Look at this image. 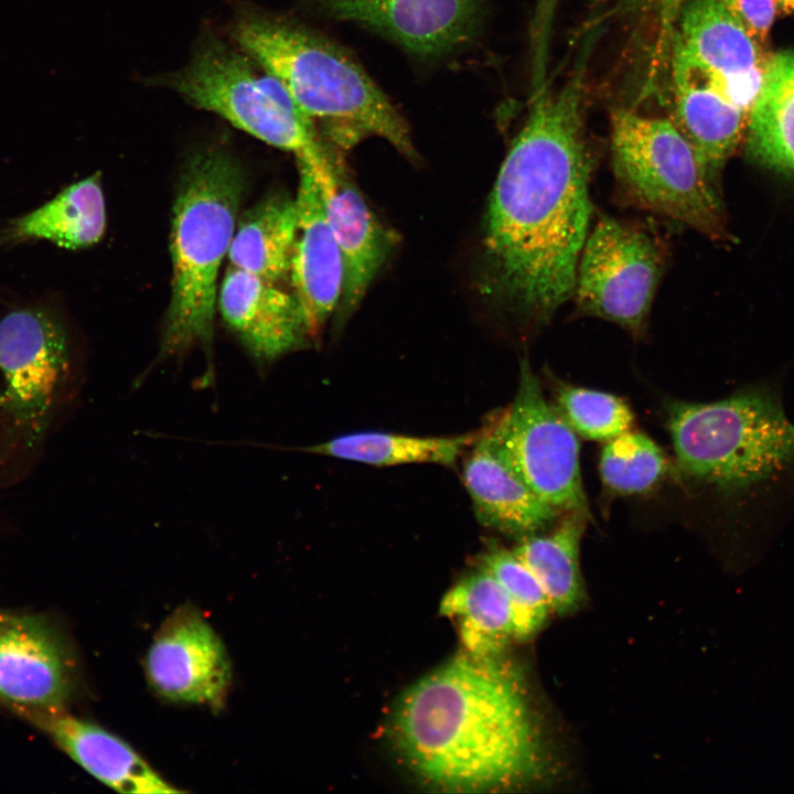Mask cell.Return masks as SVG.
<instances>
[{"instance_id":"7402d4cb","label":"cell","mask_w":794,"mask_h":794,"mask_svg":"<svg viewBox=\"0 0 794 794\" xmlns=\"http://www.w3.org/2000/svg\"><path fill=\"white\" fill-rule=\"evenodd\" d=\"M296 198L270 195L248 210L237 224L227 257L230 266L271 282L290 273L298 234Z\"/></svg>"},{"instance_id":"ffe728a7","label":"cell","mask_w":794,"mask_h":794,"mask_svg":"<svg viewBox=\"0 0 794 794\" xmlns=\"http://www.w3.org/2000/svg\"><path fill=\"white\" fill-rule=\"evenodd\" d=\"M463 464V482L478 519L498 532L521 537L540 533L564 514L524 482L490 426L480 430Z\"/></svg>"},{"instance_id":"484cf974","label":"cell","mask_w":794,"mask_h":794,"mask_svg":"<svg viewBox=\"0 0 794 794\" xmlns=\"http://www.w3.org/2000/svg\"><path fill=\"white\" fill-rule=\"evenodd\" d=\"M480 430L451 437H417L363 431L311 446L310 453L369 464L394 466L433 463L451 466L476 441Z\"/></svg>"},{"instance_id":"d6986e66","label":"cell","mask_w":794,"mask_h":794,"mask_svg":"<svg viewBox=\"0 0 794 794\" xmlns=\"http://www.w3.org/2000/svg\"><path fill=\"white\" fill-rule=\"evenodd\" d=\"M669 52L672 121L711 176L738 148L749 112L706 71L679 51Z\"/></svg>"},{"instance_id":"52a82bcc","label":"cell","mask_w":794,"mask_h":794,"mask_svg":"<svg viewBox=\"0 0 794 794\" xmlns=\"http://www.w3.org/2000/svg\"><path fill=\"white\" fill-rule=\"evenodd\" d=\"M610 140L615 178L636 204L708 238L729 239L712 178L672 119L616 108Z\"/></svg>"},{"instance_id":"44dd1931","label":"cell","mask_w":794,"mask_h":794,"mask_svg":"<svg viewBox=\"0 0 794 794\" xmlns=\"http://www.w3.org/2000/svg\"><path fill=\"white\" fill-rule=\"evenodd\" d=\"M106 229V207L99 173L77 181L39 207L0 229V246L46 240L61 248L97 244Z\"/></svg>"},{"instance_id":"3957f363","label":"cell","mask_w":794,"mask_h":794,"mask_svg":"<svg viewBox=\"0 0 794 794\" xmlns=\"http://www.w3.org/2000/svg\"><path fill=\"white\" fill-rule=\"evenodd\" d=\"M666 423L682 476L758 519L794 495V423L774 383L709 403L669 401Z\"/></svg>"},{"instance_id":"ac0fdd59","label":"cell","mask_w":794,"mask_h":794,"mask_svg":"<svg viewBox=\"0 0 794 794\" xmlns=\"http://www.w3.org/2000/svg\"><path fill=\"white\" fill-rule=\"evenodd\" d=\"M44 733L88 774L121 793H182L157 773L126 741L68 709L17 713Z\"/></svg>"},{"instance_id":"7a4b0ae2","label":"cell","mask_w":794,"mask_h":794,"mask_svg":"<svg viewBox=\"0 0 794 794\" xmlns=\"http://www.w3.org/2000/svg\"><path fill=\"white\" fill-rule=\"evenodd\" d=\"M391 733L415 774L443 791L509 787L544 768L521 679L496 655L461 654L414 684Z\"/></svg>"},{"instance_id":"603a6c76","label":"cell","mask_w":794,"mask_h":794,"mask_svg":"<svg viewBox=\"0 0 794 794\" xmlns=\"http://www.w3.org/2000/svg\"><path fill=\"white\" fill-rule=\"evenodd\" d=\"M589 519L581 513H565L551 532L523 536L512 550L537 578L550 610L558 614L573 612L583 600L579 549Z\"/></svg>"},{"instance_id":"4fadbf2b","label":"cell","mask_w":794,"mask_h":794,"mask_svg":"<svg viewBox=\"0 0 794 794\" xmlns=\"http://www.w3.org/2000/svg\"><path fill=\"white\" fill-rule=\"evenodd\" d=\"M325 214L343 260V286L336 318L344 322L357 309L374 278L390 255L396 236L371 210L333 147L312 167Z\"/></svg>"},{"instance_id":"e0dca14e","label":"cell","mask_w":794,"mask_h":794,"mask_svg":"<svg viewBox=\"0 0 794 794\" xmlns=\"http://www.w3.org/2000/svg\"><path fill=\"white\" fill-rule=\"evenodd\" d=\"M298 234L290 277L293 294L314 334L335 311L342 293L343 260L311 165L298 160Z\"/></svg>"},{"instance_id":"83f0119b","label":"cell","mask_w":794,"mask_h":794,"mask_svg":"<svg viewBox=\"0 0 794 794\" xmlns=\"http://www.w3.org/2000/svg\"><path fill=\"white\" fill-rule=\"evenodd\" d=\"M555 406L576 433L586 439L608 441L631 430L634 415L615 395L569 385L554 379Z\"/></svg>"},{"instance_id":"cb8c5ba5","label":"cell","mask_w":794,"mask_h":794,"mask_svg":"<svg viewBox=\"0 0 794 794\" xmlns=\"http://www.w3.org/2000/svg\"><path fill=\"white\" fill-rule=\"evenodd\" d=\"M747 136L760 161L794 173V52L769 60L749 111Z\"/></svg>"},{"instance_id":"5bb4252c","label":"cell","mask_w":794,"mask_h":794,"mask_svg":"<svg viewBox=\"0 0 794 794\" xmlns=\"http://www.w3.org/2000/svg\"><path fill=\"white\" fill-rule=\"evenodd\" d=\"M670 49L706 71L750 111L770 58L719 0L685 1Z\"/></svg>"},{"instance_id":"d6a6232c","label":"cell","mask_w":794,"mask_h":794,"mask_svg":"<svg viewBox=\"0 0 794 794\" xmlns=\"http://www.w3.org/2000/svg\"><path fill=\"white\" fill-rule=\"evenodd\" d=\"M8 529V521H6L3 513L0 511V538H2L4 534H7Z\"/></svg>"},{"instance_id":"f546056e","label":"cell","mask_w":794,"mask_h":794,"mask_svg":"<svg viewBox=\"0 0 794 794\" xmlns=\"http://www.w3.org/2000/svg\"><path fill=\"white\" fill-rule=\"evenodd\" d=\"M742 28L761 45L766 41L777 8L774 0H719Z\"/></svg>"},{"instance_id":"5b68a950","label":"cell","mask_w":794,"mask_h":794,"mask_svg":"<svg viewBox=\"0 0 794 794\" xmlns=\"http://www.w3.org/2000/svg\"><path fill=\"white\" fill-rule=\"evenodd\" d=\"M83 384L71 334L32 304L0 318V497L37 471Z\"/></svg>"},{"instance_id":"7c38bea8","label":"cell","mask_w":794,"mask_h":794,"mask_svg":"<svg viewBox=\"0 0 794 794\" xmlns=\"http://www.w3.org/2000/svg\"><path fill=\"white\" fill-rule=\"evenodd\" d=\"M152 689L167 700L221 709L230 683L225 645L202 612L183 604L155 633L144 659Z\"/></svg>"},{"instance_id":"4dcf8cb0","label":"cell","mask_w":794,"mask_h":794,"mask_svg":"<svg viewBox=\"0 0 794 794\" xmlns=\"http://www.w3.org/2000/svg\"><path fill=\"white\" fill-rule=\"evenodd\" d=\"M776 8H777V14L780 15H790L794 14V0H774Z\"/></svg>"},{"instance_id":"277c9868","label":"cell","mask_w":794,"mask_h":794,"mask_svg":"<svg viewBox=\"0 0 794 794\" xmlns=\"http://www.w3.org/2000/svg\"><path fill=\"white\" fill-rule=\"evenodd\" d=\"M233 35L337 143L377 136L405 157L416 158L403 117L341 46L290 20L260 13L240 17Z\"/></svg>"},{"instance_id":"ba28073f","label":"cell","mask_w":794,"mask_h":794,"mask_svg":"<svg viewBox=\"0 0 794 794\" xmlns=\"http://www.w3.org/2000/svg\"><path fill=\"white\" fill-rule=\"evenodd\" d=\"M222 41L208 39L170 86L194 106L236 128L316 165L330 144L286 87L262 66Z\"/></svg>"},{"instance_id":"2e32d148","label":"cell","mask_w":794,"mask_h":794,"mask_svg":"<svg viewBox=\"0 0 794 794\" xmlns=\"http://www.w3.org/2000/svg\"><path fill=\"white\" fill-rule=\"evenodd\" d=\"M217 304L227 326L258 363L301 347L310 335L293 293L238 268L226 270Z\"/></svg>"},{"instance_id":"1f68e13d","label":"cell","mask_w":794,"mask_h":794,"mask_svg":"<svg viewBox=\"0 0 794 794\" xmlns=\"http://www.w3.org/2000/svg\"><path fill=\"white\" fill-rule=\"evenodd\" d=\"M658 4H661L663 8L669 9V10H676L678 9L685 0H655Z\"/></svg>"},{"instance_id":"d4e9b609","label":"cell","mask_w":794,"mask_h":794,"mask_svg":"<svg viewBox=\"0 0 794 794\" xmlns=\"http://www.w3.org/2000/svg\"><path fill=\"white\" fill-rule=\"evenodd\" d=\"M440 611L458 620L469 653L497 655L508 642L517 640L511 600L484 568L451 588L441 601Z\"/></svg>"},{"instance_id":"9c48e42d","label":"cell","mask_w":794,"mask_h":794,"mask_svg":"<svg viewBox=\"0 0 794 794\" xmlns=\"http://www.w3.org/2000/svg\"><path fill=\"white\" fill-rule=\"evenodd\" d=\"M663 247L650 233L601 217L584 242L573 294L579 311L642 337L664 267Z\"/></svg>"},{"instance_id":"30bf717a","label":"cell","mask_w":794,"mask_h":794,"mask_svg":"<svg viewBox=\"0 0 794 794\" xmlns=\"http://www.w3.org/2000/svg\"><path fill=\"white\" fill-rule=\"evenodd\" d=\"M490 429L536 495L561 513L577 512L591 518L577 434L558 409L547 403L526 360L522 361L512 404Z\"/></svg>"},{"instance_id":"8fae6325","label":"cell","mask_w":794,"mask_h":794,"mask_svg":"<svg viewBox=\"0 0 794 794\" xmlns=\"http://www.w3.org/2000/svg\"><path fill=\"white\" fill-rule=\"evenodd\" d=\"M79 688L69 637L44 612L0 610V706L13 715L68 709Z\"/></svg>"},{"instance_id":"4316f807","label":"cell","mask_w":794,"mask_h":794,"mask_svg":"<svg viewBox=\"0 0 794 794\" xmlns=\"http://www.w3.org/2000/svg\"><path fill=\"white\" fill-rule=\"evenodd\" d=\"M667 459L645 433L627 430L607 441L600 457L604 487L613 494L634 495L651 491L667 471Z\"/></svg>"},{"instance_id":"9a60e30c","label":"cell","mask_w":794,"mask_h":794,"mask_svg":"<svg viewBox=\"0 0 794 794\" xmlns=\"http://www.w3.org/2000/svg\"><path fill=\"white\" fill-rule=\"evenodd\" d=\"M328 17L369 26L408 51L448 53L475 33L484 0H315Z\"/></svg>"},{"instance_id":"f1b7e54d","label":"cell","mask_w":794,"mask_h":794,"mask_svg":"<svg viewBox=\"0 0 794 794\" xmlns=\"http://www.w3.org/2000/svg\"><path fill=\"white\" fill-rule=\"evenodd\" d=\"M482 568L503 587L513 605L517 640L535 635L546 623L550 605L534 573L513 551L493 548L485 554Z\"/></svg>"},{"instance_id":"8992f818","label":"cell","mask_w":794,"mask_h":794,"mask_svg":"<svg viewBox=\"0 0 794 794\" xmlns=\"http://www.w3.org/2000/svg\"><path fill=\"white\" fill-rule=\"evenodd\" d=\"M245 189L238 162L208 147L186 162L172 211L171 298L160 358L210 347L222 261L228 254Z\"/></svg>"},{"instance_id":"6da1fadb","label":"cell","mask_w":794,"mask_h":794,"mask_svg":"<svg viewBox=\"0 0 794 794\" xmlns=\"http://www.w3.org/2000/svg\"><path fill=\"white\" fill-rule=\"evenodd\" d=\"M583 83L582 66L559 88L537 85L485 215V293L528 329L544 326L572 297L589 234Z\"/></svg>"}]
</instances>
